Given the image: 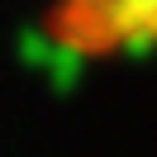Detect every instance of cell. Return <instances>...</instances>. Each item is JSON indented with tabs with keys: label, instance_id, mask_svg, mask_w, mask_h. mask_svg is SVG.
Here are the masks:
<instances>
[{
	"label": "cell",
	"instance_id": "obj_1",
	"mask_svg": "<svg viewBox=\"0 0 157 157\" xmlns=\"http://www.w3.org/2000/svg\"><path fill=\"white\" fill-rule=\"evenodd\" d=\"M48 38L81 57L157 52V0H52Z\"/></svg>",
	"mask_w": 157,
	"mask_h": 157
}]
</instances>
